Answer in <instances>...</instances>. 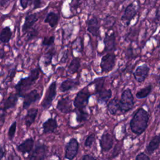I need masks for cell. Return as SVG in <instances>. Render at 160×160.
Segmentation results:
<instances>
[{
  "label": "cell",
  "mask_w": 160,
  "mask_h": 160,
  "mask_svg": "<svg viewBox=\"0 0 160 160\" xmlns=\"http://www.w3.org/2000/svg\"><path fill=\"white\" fill-rule=\"evenodd\" d=\"M149 120L148 112L142 108H139L133 114L129 122V127L131 131L139 136L148 128Z\"/></svg>",
  "instance_id": "obj_1"
},
{
  "label": "cell",
  "mask_w": 160,
  "mask_h": 160,
  "mask_svg": "<svg viewBox=\"0 0 160 160\" xmlns=\"http://www.w3.org/2000/svg\"><path fill=\"white\" fill-rule=\"evenodd\" d=\"M39 77V71L38 69L34 68L31 70L28 76L21 79L14 86L19 96L22 97L25 94V92L29 90Z\"/></svg>",
  "instance_id": "obj_2"
},
{
  "label": "cell",
  "mask_w": 160,
  "mask_h": 160,
  "mask_svg": "<svg viewBox=\"0 0 160 160\" xmlns=\"http://www.w3.org/2000/svg\"><path fill=\"white\" fill-rule=\"evenodd\" d=\"M134 105V96L130 89L124 90L119 99V108L121 113H126L131 110Z\"/></svg>",
  "instance_id": "obj_3"
},
{
  "label": "cell",
  "mask_w": 160,
  "mask_h": 160,
  "mask_svg": "<svg viewBox=\"0 0 160 160\" xmlns=\"http://www.w3.org/2000/svg\"><path fill=\"white\" fill-rule=\"evenodd\" d=\"M91 96V94L88 91L84 89L79 91L73 101V105L75 109L79 111H86V108L89 103V99Z\"/></svg>",
  "instance_id": "obj_4"
},
{
  "label": "cell",
  "mask_w": 160,
  "mask_h": 160,
  "mask_svg": "<svg viewBox=\"0 0 160 160\" xmlns=\"http://www.w3.org/2000/svg\"><path fill=\"white\" fill-rule=\"evenodd\" d=\"M116 61V56L112 53H108L104 55L101 59L100 68L102 72H108L112 70L115 66Z\"/></svg>",
  "instance_id": "obj_5"
},
{
  "label": "cell",
  "mask_w": 160,
  "mask_h": 160,
  "mask_svg": "<svg viewBox=\"0 0 160 160\" xmlns=\"http://www.w3.org/2000/svg\"><path fill=\"white\" fill-rule=\"evenodd\" d=\"M56 88L57 85L56 81L51 82L48 88L45 96L41 103V106L43 109H47L51 106L52 102L56 96Z\"/></svg>",
  "instance_id": "obj_6"
},
{
  "label": "cell",
  "mask_w": 160,
  "mask_h": 160,
  "mask_svg": "<svg viewBox=\"0 0 160 160\" xmlns=\"http://www.w3.org/2000/svg\"><path fill=\"white\" fill-rule=\"evenodd\" d=\"M79 149V142L78 140L71 138L65 146L64 158L68 160H72L78 154Z\"/></svg>",
  "instance_id": "obj_7"
},
{
  "label": "cell",
  "mask_w": 160,
  "mask_h": 160,
  "mask_svg": "<svg viewBox=\"0 0 160 160\" xmlns=\"http://www.w3.org/2000/svg\"><path fill=\"white\" fill-rule=\"evenodd\" d=\"M138 13V8L134 2H131L128 4L121 16V20L127 26H128L132 21V19L136 16Z\"/></svg>",
  "instance_id": "obj_8"
},
{
  "label": "cell",
  "mask_w": 160,
  "mask_h": 160,
  "mask_svg": "<svg viewBox=\"0 0 160 160\" xmlns=\"http://www.w3.org/2000/svg\"><path fill=\"white\" fill-rule=\"evenodd\" d=\"M47 152V146L42 143H38L31 154L28 156V160H44Z\"/></svg>",
  "instance_id": "obj_9"
},
{
  "label": "cell",
  "mask_w": 160,
  "mask_h": 160,
  "mask_svg": "<svg viewBox=\"0 0 160 160\" xmlns=\"http://www.w3.org/2000/svg\"><path fill=\"white\" fill-rule=\"evenodd\" d=\"M150 68L146 64H141L136 68L133 72V76L135 80L138 82H143L148 78Z\"/></svg>",
  "instance_id": "obj_10"
},
{
  "label": "cell",
  "mask_w": 160,
  "mask_h": 160,
  "mask_svg": "<svg viewBox=\"0 0 160 160\" xmlns=\"http://www.w3.org/2000/svg\"><path fill=\"white\" fill-rule=\"evenodd\" d=\"M22 98H24L22 102V108L26 109H28L32 103L36 102L38 100H39L41 98V95L36 89H33L25 94Z\"/></svg>",
  "instance_id": "obj_11"
},
{
  "label": "cell",
  "mask_w": 160,
  "mask_h": 160,
  "mask_svg": "<svg viewBox=\"0 0 160 160\" xmlns=\"http://www.w3.org/2000/svg\"><path fill=\"white\" fill-rule=\"evenodd\" d=\"M56 108L58 111L64 114L69 113L72 111V100L69 96L62 97L57 102Z\"/></svg>",
  "instance_id": "obj_12"
},
{
  "label": "cell",
  "mask_w": 160,
  "mask_h": 160,
  "mask_svg": "<svg viewBox=\"0 0 160 160\" xmlns=\"http://www.w3.org/2000/svg\"><path fill=\"white\" fill-rule=\"evenodd\" d=\"M114 139L112 136L107 132H104L99 139V145L102 152L109 151L113 146Z\"/></svg>",
  "instance_id": "obj_13"
},
{
  "label": "cell",
  "mask_w": 160,
  "mask_h": 160,
  "mask_svg": "<svg viewBox=\"0 0 160 160\" xmlns=\"http://www.w3.org/2000/svg\"><path fill=\"white\" fill-rule=\"evenodd\" d=\"M103 42L106 52L110 53L116 49V36L113 32L110 34L106 32Z\"/></svg>",
  "instance_id": "obj_14"
},
{
  "label": "cell",
  "mask_w": 160,
  "mask_h": 160,
  "mask_svg": "<svg viewBox=\"0 0 160 160\" xmlns=\"http://www.w3.org/2000/svg\"><path fill=\"white\" fill-rule=\"evenodd\" d=\"M99 28L100 25L98 19L95 16H92L88 22V31L93 36L99 37L100 34Z\"/></svg>",
  "instance_id": "obj_15"
},
{
  "label": "cell",
  "mask_w": 160,
  "mask_h": 160,
  "mask_svg": "<svg viewBox=\"0 0 160 160\" xmlns=\"http://www.w3.org/2000/svg\"><path fill=\"white\" fill-rule=\"evenodd\" d=\"M34 139L32 138H29L26 139L21 144L16 146V149L18 151L22 152L23 154L26 153L30 152L34 146Z\"/></svg>",
  "instance_id": "obj_16"
},
{
  "label": "cell",
  "mask_w": 160,
  "mask_h": 160,
  "mask_svg": "<svg viewBox=\"0 0 160 160\" xmlns=\"http://www.w3.org/2000/svg\"><path fill=\"white\" fill-rule=\"evenodd\" d=\"M42 132L44 134L52 133L58 128V122L56 118H48L42 124Z\"/></svg>",
  "instance_id": "obj_17"
},
{
  "label": "cell",
  "mask_w": 160,
  "mask_h": 160,
  "mask_svg": "<svg viewBox=\"0 0 160 160\" xmlns=\"http://www.w3.org/2000/svg\"><path fill=\"white\" fill-rule=\"evenodd\" d=\"M38 18L36 13H31L26 15L24 24L22 26V32H27L32 28V26L38 21Z\"/></svg>",
  "instance_id": "obj_18"
},
{
  "label": "cell",
  "mask_w": 160,
  "mask_h": 160,
  "mask_svg": "<svg viewBox=\"0 0 160 160\" xmlns=\"http://www.w3.org/2000/svg\"><path fill=\"white\" fill-rule=\"evenodd\" d=\"M160 146V134L154 136L148 145L146 146V151L149 154H152Z\"/></svg>",
  "instance_id": "obj_19"
},
{
  "label": "cell",
  "mask_w": 160,
  "mask_h": 160,
  "mask_svg": "<svg viewBox=\"0 0 160 160\" xmlns=\"http://www.w3.org/2000/svg\"><path fill=\"white\" fill-rule=\"evenodd\" d=\"M95 94L97 96V101L99 104H106L112 96V91L110 89H103Z\"/></svg>",
  "instance_id": "obj_20"
},
{
  "label": "cell",
  "mask_w": 160,
  "mask_h": 160,
  "mask_svg": "<svg viewBox=\"0 0 160 160\" xmlns=\"http://www.w3.org/2000/svg\"><path fill=\"white\" fill-rule=\"evenodd\" d=\"M79 84V82L75 79H66L63 81L60 85L59 89L60 91L62 92H67L68 91H71L75 88H76Z\"/></svg>",
  "instance_id": "obj_21"
},
{
  "label": "cell",
  "mask_w": 160,
  "mask_h": 160,
  "mask_svg": "<svg viewBox=\"0 0 160 160\" xmlns=\"http://www.w3.org/2000/svg\"><path fill=\"white\" fill-rule=\"evenodd\" d=\"M19 97V96L18 94L11 93V94H9V96L4 101L3 108L1 109H2L4 111H6L9 109L14 108L17 104Z\"/></svg>",
  "instance_id": "obj_22"
},
{
  "label": "cell",
  "mask_w": 160,
  "mask_h": 160,
  "mask_svg": "<svg viewBox=\"0 0 160 160\" xmlns=\"http://www.w3.org/2000/svg\"><path fill=\"white\" fill-rule=\"evenodd\" d=\"M38 112L37 108H31L27 111V113L24 116V123L26 127H30L35 121Z\"/></svg>",
  "instance_id": "obj_23"
},
{
  "label": "cell",
  "mask_w": 160,
  "mask_h": 160,
  "mask_svg": "<svg viewBox=\"0 0 160 160\" xmlns=\"http://www.w3.org/2000/svg\"><path fill=\"white\" fill-rule=\"evenodd\" d=\"M59 18V15L57 13L51 11L46 15L44 19V22L48 24L51 28H55L58 23Z\"/></svg>",
  "instance_id": "obj_24"
},
{
  "label": "cell",
  "mask_w": 160,
  "mask_h": 160,
  "mask_svg": "<svg viewBox=\"0 0 160 160\" xmlns=\"http://www.w3.org/2000/svg\"><path fill=\"white\" fill-rule=\"evenodd\" d=\"M108 110L111 115H116L118 112H120L119 99L116 98L111 99L108 104Z\"/></svg>",
  "instance_id": "obj_25"
},
{
  "label": "cell",
  "mask_w": 160,
  "mask_h": 160,
  "mask_svg": "<svg viewBox=\"0 0 160 160\" xmlns=\"http://www.w3.org/2000/svg\"><path fill=\"white\" fill-rule=\"evenodd\" d=\"M152 91V86L151 84H149L141 89H140L136 93V97L137 99H141L147 98Z\"/></svg>",
  "instance_id": "obj_26"
},
{
  "label": "cell",
  "mask_w": 160,
  "mask_h": 160,
  "mask_svg": "<svg viewBox=\"0 0 160 160\" xmlns=\"http://www.w3.org/2000/svg\"><path fill=\"white\" fill-rule=\"evenodd\" d=\"M12 36V31L9 26L3 28L0 33V40L3 43L9 42Z\"/></svg>",
  "instance_id": "obj_27"
},
{
  "label": "cell",
  "mask_w": 160,
  "mask_h": 160,
  "mask_svg": "<svg viewBox=\"0 0 160 160\" xmlns=\"http://www.w3.org/2000/svg\"><path fill=\"white\" fill-rule=\"evenodd\" d=\"M81 66V62L77 58H74L70 62V64L68 66V72L70 74H74L78 72V69H79Z\"/></svg>",
  "instance_id": "obj_28"
},
{
  "label": "cell",
  "mask_w": 160,
  "mask_h": 160,
  "mask_svg": "<svg viewBox=\"0 0 160 160\" xmlns=\"http://www.w3.org/2000/svg\"><path fill=\"white\" fill-rule=\"evenodd\" d=\"M106 78V76H102L100 78H96L95 79L93 80L92 82H91L89 85L91 84H94L95 85V94L99 92L101 90H102L104 88V81L105 79Z\"/></svg>",
  "instance_id": "obj_29"
},
{
  "label": "cell",
  "mask_w": 160,
  "mask_h": 160,
  "mask_svg": "<svg viewBox=\"0 0 160 160\" xmlns=\"http://www.w3.org/2000/svg\"><path fill=\"white\" fill-rule=\"evenodd\" d=\"M74 112L76 114V121L78 122H82L86 121L89 117V113L86 111H79L74 109Z\"/></svg>",
  "instance_id": "obj_30"
},
{
  "label": "cell",
  "mask_w": 160,
  "mask_h": 160,
  "mask_svg": "<svg viewBox=\"0 0 160 160\" xmlns=\"http://www.w3.org/2000/svg\"><path fill=\"white\" fill-rule=\"evenodd\" d=\"M103 26L106 28H112L116 23V18L112 15H107L102 20Z\"/></svg>",
  "instance_id": "obj_31"
},
{
  "label": "cell",
  "mask_w": 160,
  "mask_h": 160,
  "mask_svg": "<svg viewBox=\"0 0 160 160\" xmlns=\"http://www.w3.org/2000/svg\"><path fill=\"white\" fill-rule=\"evenodd\" d=\"M54 53H55V51L52 48V49L49 50L48 52H46L44 54V62H43L44 66H47L49 65L51 63L52 59V57H53Z\"/></svg>",
  "instance_id": "obj_32"
},
{
  "label": "cell",
  "mask_w": 160,
  "mask_h": 160,
  "mask_svg": "<svg viewBox=\"0 0 160 160\" xmlns=\"http://www.w3.org/2000/svg\"><path fill=\"white\" fill-rule=\"evenodd\" d=\"M16 128H17V122L15 121L11 124L8 130V138L10 141H12L14 137V135L16 131Z\"/></svg>",
  "instance_id": "obj_33"
},
{
  "label": "cell",
  "mask_w": 160,
  "mask_h": 160,
  "mask_svg": "<svg viewBox=\"0 0 160 160\" xmlns=\"http://www.w3.org/2000/svg\"><path fill=\"white\" fill-rule=\"evenodd\" d=\"M95 141H96V136H95V134H93V133L90 134L86 138V140L84 141V146L86 147L89 148V147H91L92 145V144Z\"/></svg>",
  "instance_id": "obj_34"
},
{
  "label": "cell",
  "mask_w": 160,
  "mask_h": 160,
  "mask_svg": "<svg viewBox=\"0 0 160 160\" xmlns=\"http://www.w3.org/2000/svg\"><path fill=\"white\" fill-rule=\"evenodd\" d=\"M55 38L54 36L44 37L42 41V45L44 46H50L54 42Z\"/></svg>",
  "instance_id": "obj_35"
},
{
  "label": "cell",
  "mask_w": 160,
  "mask_h": 160,
  "mask_svg": "<svg viewBox=\"0 0 160 160\" xmlns=\"http://www.w3.org/2000/svg\"><path fill=\"white\" fill-rule=\"evenodd\" d=\"M27 32H28V35H27V41H28L34 38L38 34V31L36 28H31Z\"/></svg>",
  "instance_id": "obj_36"
},
{
  "label": "cell",
  "mask_w": 160,
  "mask_h": 160,
  "mask_svg": "<svg viewBox=\"0 0 160 160\" xmlns=\"http://www.w3.org/2000/svg\"><path fill=\"white\" fill-rule=\"evenodd\" d=\"M135 160H151V159L146 154H145L143 152H141L136 156Z\"/></svg>",
  "instance_id": "obj_37"
},
{
  "label": "cell",
  "mask_w": 160,
  "mask_h": 160,
  "mask_svg": "<svg viewBox=\"0 0 160 160\" xmlns=\"http://www.w3.org/2000/svg\"><path fill=\"white\" fill-rule=\"evenodd\" d=\"M43 1H40V0H34L32 1V4L33 5V9H36L39 8H41L42 5Z\"/></svg>",
  "instance_id": "obj_38"
},
{
  "label": "cell",
  "mask_w": 160,
  "mask_h": 160,
  "mask_svg": "<svg viewBox=\"0 0 160 160\" xmlns=\"http://www.w3.org/2000/svg\"><path fill=\"white\" fill-rule=\"evenodd\" d=\"M20 2V5L21 6V8L23 9H25L28 8L29 4H31L32 3V1H28V0H20L19 1Z\"/></svg>",
  "instance_id": "obj_39"
},
{
  "label": "cell",
  "mask_w": 160,
  "mask_h": 160,
  "mask_svg": "<svg viewBox=\"0 0 160 160\" xmlns=\"http://www.w3.org/2000/svg\"><path fill=\"white\" fill-rule=\"evenodd\" d=\"M118 146V144H117L116 146V147L114 148V151H113L112 154V156H111V158H114L116 157L118 155V154L119 153V151H121V146Z\"/></svg>",
  "instance_id": "obj_40"
},
{
  "label": "cell",
  "mask_w": 160,
  "mask_h": 160,
  "mask_svg": "<svg viewBox=\"0 0 160 160\" xmlns=\"http://www.w3.org/2000/svg\"><path fill=\"white\" fill-rule=\"evenodd\" d=\"M154 21L155 22V23H156V24L158 25L160 24V9H157L156 10Z\"/></svg>",
  "instance_id": "obj_41"
},
{
  "label": "cell",
  "mask_w": 160,
  "mask_h": 160,
  "mask_svg": "<svg viewBox=\"0 0 160 160\" xmlns=\"http://www.w3.org/2000/svg\"><path fill=\"white\" fill-rule=\"evenodd\" d=\"M7 160H21V158L15 153H11L8 156Z\"/></svg>",
  "instance_id": "obj_42"
},
{
  "label": "cell",
  "mask_w": 160,
  "mask_h": 160,
  "mask_svg": "<svg viewBox=\"0 0 160 160\" xmlns=\"http://www.w3.org/2000/svg\"><path fill=\"white\" fill-rule=\"evenodd\" d=\"M81 160H96V158L91 154H85L82 156Z\"/></svg>",
  "instance_id": "obj_43"
},
{
  "label": "cell",
  "mask_w": 160,
  "mask_h": 160,
  "mask_svg": "<svg viewBox=\"0 0 160 160\" xmlns=\"http://www.w3.org/2000/svg\"><path fill=\"white\" fill-rule=\"evenodd\" d=\"M5 116H6V113H5V111L3 110L2 109H1V118H0V121H1V126L2 127L4 121H5Z\"/></svg>",
  "instance_id": "obj_44"
},
{
  "label": "cell",
  "mask_w": 160,
  "mask_h": 160,
  "mask_svg": "<svg viewBox=\"0 0 160 160\" xmlns=\"http://www.w3.org/2000/svg\"><path fill=\"white\" fill-rule=\"evenodd\" d=\"M5 155V149H4V147H1V151H0V159L2 160Z\"/></svg>",
  "instance_id": "obj_45"
},
{
  "label": "cell",
  "mask_w": 160,
  "mask_h": 160,
  "mask_svg": "<svg viewBox=\"0 0 160 160\" xmlns=\"http://www.w3.org/2000/svg\"><path fill=\"white\" fill-rule=\"evenodd\" d=\"M9 1H8V0H1L0 1V5H1V7H3L4 6V5H6V4L9 3Z\"/></svg>",
  "instance_id": "obj_46"
},
{
  "label": "cell",
  "mask_w": 160,
  "mask_h": 160,
  "mask_svg": "<svg viewBox=\"0 0 160 160\" xmlns=\"http://www.w3.org/2000/svg\"><path fill=\"white\" fill-rule=\"evenodd\" d=\"M156 82H157V86L159 88L160 90V74L156 76Z\"/></svg>",
  "instance_id": "obj_47"
},
{
  "label": "cell",
  "mask_w": 160,
  "mask_h": 160,
  "mask_svg": "<svg viewBox=\"0 0 160 160\" xmlns=\"http://www.w3.org/2000/svg\"><path fill=\"white\" fill-rule=\"evenodd\" d=\"M4 55H5V52H4V51L2 49H0V58H1V59H3Z\"/></svg>",
  "instance_id": "obj_48"
},
{
  "label": "cell",
  "mask_w": 160,
  "mask_h": 160,
  "mask_svg": "<svg viewBox=\"0 0 160 160\" xmlns=\"http://www.w3.org/2000/svg\"><path fill=\"white\" fill-rule=\"evenodd\" d=\"M157 109L159 110V111L160 112V100H159V103H158V106H157Z\"/></svg>",
  "instance_id": "obj_49"
},
{
  "label": "cell",
  "mask_w": 160,
  "mask_h": 160,
  "mask_svg": "<svg viewBox=\"0 0 160 160\" xmlns=\"http://www.w3.org/2000/svg\"><path fill=\"white\" fill-rule=\"evenodd\" d=\"M159 33H160V30H159Z\"/></svg>",
  "instance_id": "obj_50"
}]
</instances>
